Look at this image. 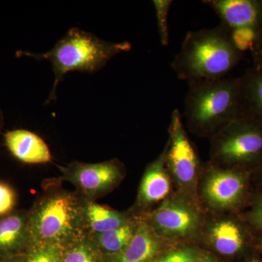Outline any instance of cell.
<instances>
[{"label": "cell", "instance_id": "30bf717a", "mask_svg": "<svg viewBox=\"0 0 262 262\" xmlns=\"http://www.w3.org/2000/svg\"><path fill=\"white\" fill-rule=\"evenodd\" d=\"M159 237L183 238L194 235L201 216L192 205L180 199L167 200L147 216H142Z\"/></svg>", "mask_w": 262, "mask_h": 262}, {"label": "cell", "instance_id": "ffe728a7", "mask_svg": "<svg viewBox=\"0 0 262 262\" xmlns=\"http://www.w3.org/2000/svg\"><path fill=\"white\" fill-rule=\"evenodd\" d=\"M63 246L31 244L24 253L26 262H61Z\"/></svg>", "mask_w": 262, "mask_h": 262}, {"label": "cell", "instance_id": "8992f818", "mask_svg": "<svg viewBox=\"0 0 262 262\" xmlns=\"http://www.w3.org/2000/svg\"><path fill=\"white\" fill-rule=\"evenodd\" d=\"M58 179L70 182L76 192L88 201H96L106 196L119 185L125 177V168L117 159L98 163L75 161L67 166H60Z\"/></svg>", "mask_w": 262, "mask_h": 262}, {"label": "cell", "instance_id": "8fae6325", "mask_svg": "<svg viewBox=\"0 0 262 262\" xmlns=\"http://www.w3.org/2000/svg\"><path fill=\"white\" fill-rule=\"evenodd\" d=\"M166 148L146 167L141 179L135 206L131 214L139 215L155 203L163 201L170 191V182L165 166Z\"/></svg>", "mask_w": 262, "mask_h": 262}, {"label": "cell", "instance_id": "7a4b0ae2", "mask_svg": "<svg viewBox=\"0 0 262 262\" xmlns=\"http://www.w3.org/2000/svg\"><path fill=\"white\" fill-rule=\"evenodd\" d=\"M241 58L242 52L221 24L212 29L188 32L170 67L180 80L189 83L223 78Z\"/></svg>", "mask_w": 262, "mask_h": 262}, {"label": "cell", "instance_id": "83f0119b", "mask_svg": "<svg viewBox=\"0 0 262 262\" xmlns=\"http://www.w3.org/2000/svg\"><path fill=\"white\" fill-rule=\"evenodd\" d=\"M253 173L256 174V177L259 179L260 182H261L262 184V164L261 166H260L259 168H258Z\"/></svg>", "mask_w": 262, "mask_h": 262}, {"label": "cell", "instance_id": "9c48e42d", "mask_svg": "<svg viewBox=\"0 0 262 262\" xmlns=\"http://www.w3.org/2000/svg\"><path fill=\"white\" fill-rule=\"evenodd\" d=\"M251 174L237 169L212 167L203 186V196L216 209L238 208L247 201Z\"/></svg>", "mask_w": 262, "mask_h": 262}, {"label": "cell", "instance_id": "f546056e", "mask_svg": "<svg viewBox=\"0 0 262 262\" xmlns=\"http://www.w3.org/2000/svg\"><path fill=\"white\" fill-rule=\"evenodd\" d=\"M257 247L262 252V235L257 242Z\"/></svg>", "mask_w": 262, "mask_h": 262}, {"label": "cell", "instance_id": "ac0fdd59", "mask_svg": "<svg viewBox=\"0 0 262 262\" xmlns=\"http://www.w3.org/2000/svg\"><path fill=\"white\" fill-rule=\"evenodd\" d=\"M239 80L245 113L262 122V72L251 67Z\"/></svg>", "mask_w": 262, "mask_h": 262}, {"label": "cell", "instance_id": "277c9868", "mask_svg": "<svg viewBox=\"0 0 262 262\" xmlns=\"http://www.w3.org/2000/svg\"><path fill=\"white\" fill-rule=\"evenodd\" d=\"M129 42H110L91 33L72 28L55 45L51 51L42 53L17 51V57L27 56L34 59L51 62L55 75L54 83L47 103L56 98L58 84L66 74L72 71L94 73L106 66L114 56L130 51Z\"/></svg>", "mask_w": 262, "mask_h": 262}, {"label": "cell", "instance_id": "4dcf8cb0", "mask_svg": "<svg viewBox=\"0 0 262 262\" xmlns=\"http://www.w3.org/2000/svg\"><path fill=\"white\" fill-rule=\"evenodd\" d=\"M246 262H262L261 260L258 259V258H251Z\"/></svg>", "mask_w": 262, "mask_h": 262}, {"label": "cell", "instance_id": "6da1fadb", "mask_svg": "<svg viewBox=\"0 0 262 262\" xmlns=\"http://www.w3.org/2000/svg\"><path fill=\"white\" fill-rule=\"evenodd\" d=\"M42 189L28 210L31 244L64 247L85 235L82 222L84 198L76 191L63 188L58 178L45 181Z\"/></svg>", "mask_w": 262, "mask_h": 262}, {"label": "cell", "instance_id": "5bb4252c", "mask_svg": "<svg viewBox=\"0 0 262 262\" xmlns=\"http://www.w3.org/2000/svg\"><path fill=\"white\" fill-rule=\"evenodd\" d=\"M5 144L15 159L26 164H46L53 161L48 144L40 136L25 129L8 130Z\"/></svg>", "mask_w": 262, "mask_h": 262}, {"label": "cell", "instance_id": "603a6c76", "mask_svg": "<svg viewBox=\"0 0 262 262\" xmlns=\"http://www.w3.org/2000/svg\"><path fill=\"white\" fill-rule=\"evenodd\" d=\"M251 202V208L244 220L251 228L262 233V192L255 194Z\"/></svg>", "mask_w": 262, "mask_h": 262}, {"label": "cell", "instance_id": "9a60e30c", "mask_svg": "<svg viewBox=\"0 0 262 262\" xmlns=\"http://www.w3.org/2000/svg\"><path fill=\"white\" fill-rule=\"evenodd\" d=\"M130 242L121 252L105 256L106 262H151L160 252L159 236L141 215Z\"/></svg>", "mask_w": 262, "mask_h": 262}, {"label": "cell", "instance_id": "4fadbf2b", "mask_svg": "<svg viewBox=\"0 0 262 262\" xmlns=\"http://www.w3.org/2000/svg\"><path fill=\"white\" fill-rule=\"evenodd\" d=\"M30 244L28 211L16 209L0 217V256L24 254Z\"/></svg>", "mask_w": 262, "mask_h": 262}, {"label": "cell", "instance_id": "2e32d148", "mask_svg": "<svg viewBox=\"0 0 262 262\" xmlns=\"http://www.w3.org/2000/svg\"><path fill=\"white\" fill-rule=\"evenodd\" d=\"M130 213H123L101 206L96 201L84 199L82 222L85 235L102 233L119 228L135 217Z\"/></svg>", "mask_w": 262, "mask_h": 262}, {"label": "cell", "instance_id": "4316f807", "mask_svg": "<svg viewBox=\"0 0 262 262\" xmlns=\"http://www.w3.org/2000/svg\"><path fill=\"white\" fill-rule=\"evenodd\" d=\"M5 125V118H4V114H3L2 110H0V133L3 130V127H4Z\"/></svg>", "mask_w": 262, "mask_h": 262}, {"label": "cell", "instance_id": "f1b7e54d", "mask_svg": "<svg viewBox=\"0 0 262 262\" xmlns=\"http://www.w3.org/2000/svg\"><path fill=\"white\" fill-rule=\"evenodd\" d=\"M198 262H215V261L211 257H205L201 258Z\"/></svg>", "mask_w": 262, "mask_h": 262}, {"label": "cell", "instance_id": "52a82bcc", "mask_svg": "<svg viewBox=\"0 0 262 262\" xmlns=\"http://www.w3.org/2000/svg\"><path fill=\"white\" fill-rule=\"evenodd\" d=\"M228 29L239 51L251 50L262 30V0H205Z\"/></svg>", "mask_w": 262, "mask_h": 262}, {"label": "cell", "instance_id": "7c38bea8", "mask_svg": "<svg viewBox=\"0 0 262 262\" xmlns=\"http://www.w3.org/2000/svg\"><path fill=\"white\" fill-rule=\"evenodd\" d=\"M248 223L237 219H226L211 226L209 237L219 253L227 256H239L253 244Z\"/></svg>", "mask_w": 262, "mask_h": 262}, {"label": "cell", "instance_id": "5b68a950", "mask_svg": "<svg viewBox=\"0 0 262 262\" xmlns=\"http://www.w3.org/2000/svg\"><path fill=\"white\" fill-rule=\"evenodd\" d=\"M211 155L219 167L254 173L262 164V122L244 113L211 137Z\"/></svg>", "mask_w": 262, "mask_h": 262}, {"label": "cell", "instance_id": "3957f363", "mask_svg": "<svg viewBox=\"0 0 262 262\" xmlns=\"http://www.w3.org/2000/svg\"><path fill=\"white\" fill-rule=\"evenodd\" d=\"M188 84L184 115L188 127L198 135L212 137L244 113L239 77Z\"/></svg>", "mask_w": 262, "mask_h": 262}, {"label": "cell", "instance_id": "cb8c5ba5", "mask_svg": "<svg viewBox=\"0 0 262 262\" xmlns=\"http://www.w3.org/2000/svg\"><path fill=\"white\" fill-rule=\"evenodd\" d=\"M195 251L192 249H182L169 253L158 262H198Z\"/></svg>", "mask_w": 262, "mask_h": 262}, {"label": "cell", "instance_id": "d4e9b609", "mask_svg": "<svg viewBox=\"0 0 262 262\" xmlns=\"http://www.w3.org/2000/svg\"><path fill=\"white\" fill-rule=\"evenodd\" d=\"M253 60V68L262 72V30L255 39L251 48Z\"/></svg>", "mask_w": 262, "mask_h": 262}, {"label": "cell", "instance_id": "484cf974", "mask_svg": "<svg viewBox=\"0 0 262 262\" xmlns=\"http://www.w3.org/2000/svg\"><path fill=\"white\" fill-rule=\"evenodd\" d=\"M0 262H26L24 254L18 256H8V257H2L0 256Z\"/></svg>", "mask_w": 262, "mask_h": 262}, {"label": "cell", "instance_id": "d6986e66", "mask_svg": "<svg viewBox=\"0 0 262 262\" xmlns=\"http://www.w3.org/2000/svg\"><path fill=\"white\" fill-rule=\"evenodd\" d=\"M61 262H106L92 239L83 235L63 247Z\"/></svg>", "mask_w": 262, "mask_h": 262}, {"label": "cell", "instance_id": "ba28073f", "mask_svg": "<svg viewBox=\"0 0 262 262\" xmlns=\"http://www.w3.org/2000/svg\"><path fill=\"white\" fill-rule=\"evenodd\" d=\"M165 148V166L176 182L184 188L194 186L200 168L199 158L188 137L178 110H174L171 114L168 142Z\"/></svg>", "mask_w": 262, "mask_h": 262}, {"label": "cell", "instance_id": "e0dca14e", "mask_svg": "<svg viewBox=\"0 0 262 262\" xmlns=\"http://www.w3.org/2000/svg\"><path fill=\"white\" fill-rule=\"evenodd\" d=\"M139 221L140 216L136 215L130 222L119 228L88 236L105 256H114L121 252L130 242Z\"/></svg>", "mask_w": 262, "mask_h": 262}, {"label": "cell", "instance_id": "7402d4cb", "mask_svg": "<svg viewBox=\"0 0 262 262\" xmlns=\"http://www.w3.org/2000/svg\"><path fill=\"white\" fill-rule=\"evenodd\" d=\"M16 191L8 183L0 181V217L15 211L17 205Z\"/></svg>", "mask_w": 262, "mask_h": 262}, {"label": "cell", "instance_id": "44dd1931", "mask_svg": "<svg viewBox=\"0 0 262 262\" xmlns=\"http://www.w3.org/2000/svg\"><path fill=\"white\" fill-rule=\"evenodd\" d=\"M156 14L160 42L162 46H168L170 42L168 29V14L173 1L171 0H154L152 1Z\"/></svg>", "mask_w": 262, "mask_h": 262}]
</instances>
